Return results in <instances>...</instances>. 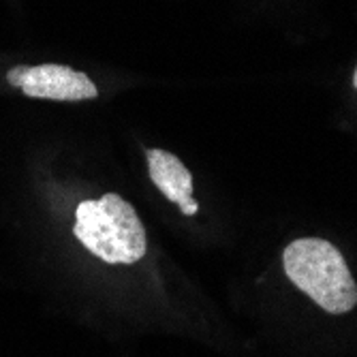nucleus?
<instances>
[{"instance_id": "nucleus-1", "label": "nucleus", "mask_w": 357, "mask_h": 357, "mask_svg": "<svg viewBox=\"0 0 357 357\" xmlns=\"http://www.w3.org/2000/svg\"><path fill=\"white\" fill-rule=\"evenodd\" d=\"M75 238L105 264L131 266L146 255V229L135 208L116 192L86 199L75 212Z\"/></svg>"}, {"instance_id": "nucleus-2", "label": "nucleus", "mask_w": 357, "mask_h": 357, "mask_svg": "<svg viewBox=\"0 0 357 357\" xmlns=\"http://www.w3.org/2000/svg\"><path fill=\"white\" fill-rule=\"evenodd\" d=\"M282 264L289 280L323 310L344 314L357 304V284L336 246L319 238H304L284 248Z\"/></svg>"}, {"instance_id": "nucleus-3", "label": "nucleus", "mask_w": 357, "mask_h": 357, "mask_svg": "<svg viewBox=\"0 0 357 357\" xmlns=\"http://www.w3.org/2000/svg\"><path fill=\"white\" fill-rule=\"evenodd\" d=\"M7 82L32 99L50 101H86L94 99L99 90L86 73L64 64H37L15 67L7 73Z\"/></svg>"}, {"instance_id": "nucleus-4", "label": "nucleus", "mask_w": 357, "mask_h": 357, "mask_svg": "<svg viewBox=\"0 0 357 357\" xmlns=\"http://www.w3.org/2000/svg\"><path fill=\"white\" fill-rule=\"evenodd\" d=\"M146 156H148L150 180L154 182V186L163 192L169 202L178 204L182 214L186 216L197 214L199 206L192 199V176L182 160L176 154L167 150H158V148L146 150Z\"/></svg>"}, {"instance_id": "nucleus-5", "label": "nucleus", "mask_w": 357, "mask_h": 357, "mask_svg": "<svg viewBox=\"0 0 357 357\" xmlns=\"http://www.w3.org/2000/svg\"><path fill=\"white\" fill-rule=\"evenodd\" d=\"M353 84H355V88H357V69H355V75H353Z\"/></svg>"}]
</instances>
